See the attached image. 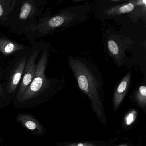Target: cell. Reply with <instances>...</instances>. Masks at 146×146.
Returning a JSON list of instances; mask_svg holds the SVG:
<instances>
[{
	"instance_id": "cell-5",
	"label": "cell",
	"mask_w": 146,
	"mask_h": 146,
	"mask_svg": "<svg viewBox=\"0 0 146 146\" xmlns=\"http://www.w3.org/2000/svg\"><path fill=\"white\" fill-rule=\"evenodd\" d=\"M29 51L30 48L16 55L3 70L2 84L8 94L14 98L22 79Z\"/></svg>"
},
{
	"instance_id": "cell-10",
	"label": "cell",
	"mask_w": 146,
	"mask_h": 146,
	"mask_svg": "<svg viewBox=\"0 0 146 146\" xmlns=\"http://www.w3.org/2000/svg\"><path fill=\"white\" fill-rule=\"evenodd\" d=\"M16 0H0V26L6 27Z\"/></svg>"
},
{
	"instance_id": "cell-18",
	"label": "cell",
	"mask_w": 146,
	"mask_h": 146,
	"mask_svg": "<svg viewBox=\"0 0 146 146\" xmlns=\"http://www.w3.org/2000/svg\"><path fill=\"white\" fill-rule=\"evenodd\" d=\"M128 146V145H126V144H123V145H121L120 146Z\"/></svg>"
},
{
	"instance_id": "cell-17",
	"label": "cell",
	"mask_w": 146,
	"mask_h": 146,
	"mask_svg": "<svg viewBox=\"0 0 146 146\" xmlns=\"http://www.w3.org/2000/svg\"><path fill=\"white\" fill-rule=\"evenodd\" d=\"M4 141H3V139L1 137V136L0 135V144L1 143H4Z\"/></svg>"
},
{
	"instance_id": "cell-4",
	"label": "cell",
	"mask_w": 146,
	"mask_h": 146,
	"mask_svg": "<svg viewBox=\"0 0 146 146\" xmlns=\"http://www.w3.org/2000/svg\"><path fill=\"white\" fill-rule=\"evenodd\" d=\"M47 3L46 0H16L5 28L17 35H25L37 23Z\"/></svg>"
},
{
	"instance_id": "cell-3",
	"label": "cell",
	"mask_w": 146,
	"mask_h": 146,
	"mask_svg": "<svg viewBox=\"0 0 146 146\" xmlns=\"http://www.w3.org/2000/svg\"><path fill=\"white\" fill-rule=\"evenodd\" d=\"M68 63L79 88L90 99L96 113L101 115L103 81L98 69L94 64L82 58L70 56Z\"/></svg>"
},
{
	"instance_id": "cell-9",
	"label": "cell",
	"mask_w": 146,
	"mask_h": 146,
	"mask_svg": "<svg viewBox=\"0 0 146 146\" xmlns=\"http://www.w3.org/2000/svg\"><path fill=\"white\" fill-rule=\"evenodd\" d=\"M131 73H128L120 82L115 91L113 97L114 108H118L125 95L129 86L131 80Z\"/></svg>"
},
{
	"instance_id": "cell-11",
	"label": "cell",
	"mask_w": 146,
	"mask_h": 146,
	"mask_svg": "<svg viewBox=\"0 0 146 146\" xmlns=\"http://www.w3.org/2000/svg\"><path fill=\"white\" fill-rule=\"evenodd\" d=\"M4 68L3 66H0V110L8 106L12 101H13L14 97L11 96L2 83V75Z\"/></svg>"
},
{
	"instance_id": "cell-1",
	"label": "cell",
	"mask_w": 146,
	"mask_h": 146,
	"mask_svg": "<svg viewBox=\"0 0 146 146\" xmlns=\"http://www.w3.org/2000/svg\"><path fill=\"white\" fill-rule=\"evenodd\" d=\"M49 56L50 48L45 43L39 55L31 82L23 94L13 101L15 108H29L37 106L47 101L60 89L62 80L48 77L46 75Z\"/></svg>"
},
{
	"instance_id": "cell-12",
	"label": "cell",
	"mask_w": 146,
	"mask_h": 146,
	"mask_svg": "<svg viewBox=\"0 0 146 146\" xmlns=\"http://www.w3.org/2000/svg\"><path fill=\"white\" fill-rule=\"evenodd\" d=\"M135 5L131 2L125 5L116 6L106 10L104 11V13L107 16L113 17L128 13L134 10Z\"/></svg>"
},
{
	"instance_id": "cell-2",
	"label": "cell",
	"mask_w": 146,
	"mask_h": 146,
	"mask_svg": "<svg viewBox=\"0 0 146 146\" xmlns=\"http://www.w3.org/2000/svg\"><path fill=\"white\" fill-rule=\"evenodd\" d=\"M91 8V4L86 3L61 10L52 16L46 12L41 16L37 23L32 26L25 35L28 40L33 42L37 39L52 35L57 29L68 28L84 22Z\"/></svg>"
},
{
	"instance_id": "cell-14",
	"label": "cell",
	"mask_w": 146,
	"mask_h": 146,
	"mask_svg": "<svg viewBox=\"0 0 146 146\" xmlns=\"http://www.w3.org/2000/svg\"><path fill=\"white\" fill-rule=\"evenodd\" d=\"M136 99L142 106H145L146 103V87L141 85L139 87L136 94Z\"/></svg>"
},
{
	"instance_id": "cell-6",
	"label": "cell",
	"mask_w": 146,
	"mask_h": 146,
	"mask_svg": "<svg viewBox=\"0 0 146 146\" xmlns=\"http://www.w3.org/2000/svg\"><path fill=\"white\" fill-rule=\"evenodd\" d=\"M45 44L43 42H32V46L30 48L29 53L22 79L13 101L17 100L23 94L31 82L36 70L39 55Z\"/></svg>"
},
{
	"instance_id": "cell-7",
	"label": "cell",
	"mask_w": 146,
	"mask_h": 146,
	"mask_svg": "<svg viewBox=\"0 0 146 146\" xmlns=\"http://www.w3.org/2000/svg\"><path fill=\"white\" fill-rule=\"evenodd\" d=\"M16 121L36 136H43L46 134V129L42 124L32 114L18 113L16 116Z\"/></svg>"
},
{
	"instance_id": "cell-15",
	"label": "cell",
	"mask_w": 146,
	"mask_h": 146,
	"mask_svg": "<svg viewBox=\"0 0 146 146\" xmlns=\"http://www.w3.org/2000/svg\"><path fill=\"white\" fill-rule=\"evenodd\" d=\"M135 113L134 112L130 113L128 114L125 119L126 125H130L134 122V120L135 119Z\"/></svg>"
},
{
	"instance_id": "cell-16",
	"label": "cell",
	"mask_w": 146,
	"mask_h": 146,
	"mask_svg": "<svg viewBox=\"0 0 146 146\" xmlns=\"http://www.w3.org/2000/svg\"><path fill=\"white\" fill-rule=\"evenodd\" d=\"M67 146H93V144L88 143H73Z\"/></svg>"
},
{
	"instance_id": "cell-8",
	"label": "cell",
	"mask_w": 146,
	"mask_h": 146,
	"mask_svg": "<svg viewBox=\"0 0 146 146\" xmlns=\"http://www.w3.org/2000/svg\"><path fill=\"white\" fill-rule=\"evenodd\" d=\"M29 48V46L13 40L0 34V55L1 56L8 57L14 54L17 55Z\"/></svg>"
},
{
	"instance_id": "cell-13",
	"label": "cell",
	"mask_w": 146,
	"mask_h": 146,
	"mask_svg": "<svg viewBox=\"0 0 146 146\" xmlns=\"http://www.w3.org/2000/svg\"><path fill=\"white\" fill-rule=\"evenodd\" d=\"M108 47L109 52L115 58H119L122 55V49L116 40L110 39L108 41Z\"/></svg>"
}]
</instances>
